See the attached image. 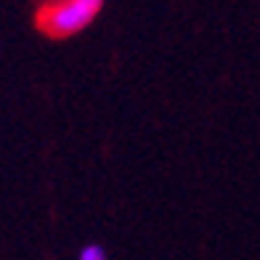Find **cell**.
<instances>
[{"label": "cell", "instance_id": "2", "mask_svg": "<svg viewBox=\"0 0 260 260\" xmlns=\"http://www.w3.org/2000/svg\"><path fill=\"white\" fill-rule=\"evenodd\" d=\"M77 260H109V255H106V250H104L99 242H88L77 252Z\"/></svg>", "mask_w": 260, "mask_h": 260}, {"label": "cell", "instance_id": "1", "mask_svg": "<svg viewBox=\"0 0 260 260\" xmlns=\"http://www.w3.org/2000/svg\"><path fill=\"white\" fill-rule=\"evenodd\" d=\"M101 8L104 0H53L38 14V24L51 38H69L85 29Z\"/></svg>", "mask_w": 260, "mask_h": 260}]
</instances>
